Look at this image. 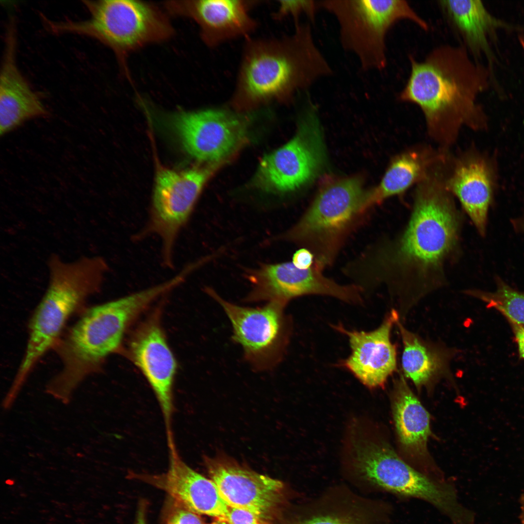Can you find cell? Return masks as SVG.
I'll list each match as a JSON object with an SVG mask.
<instances>
[{
    "mask_svg": "<svg viewBox=\"0 0 524 524\" xmlns=\"http://www.w3.org/2000/svg\"><path fill=\"white\" fill-rule=\"evenodd\" d=\"M319 9L332 15L339 27L343 48L357 59L364 71L387 66L386 36L401 20H409L425 31L429 25L405 0H321Z\"/></svg>",
    "mask_w": 524,
    "mask_h": 524,
    "instance_id": "obj_9",
    "label": "cell"
},
{
    "mask_svg": "<svg viewBox=\"0 0 524 524\" xmlns=\"http://www.w3.org/2000/svg\"><path fill=\"white\" fill-rule=\"evenodd\" d=\"M363 180L354 176L331 181L318 192L299 221L285 234L288 241L309 250L316 267L332 265L363 213Z\"/></svg>",
    "mask_w": 524,
    "mask_h": 524,
    "instance_id": "obj_8",
    "label": "cell"
},
{
    "mask_svg": "<svg viewBox=\"0 0 524 524\" xmlns=\"http://www.w3.org/2000/svg\"><path fill=\"white\" fill-rule=\"evenodd\" d=\"M204 462L220 494L229 507L245 509L272 522L285 501L283 483L220 455Z\"/></svg>",
    "mask_w": 524,
    "mask_h": 524,
    "instance_id": "obj_14",
    "label": "cell"
},
{
    "mask_svg": "<svg viewBox=\"0 0 524 524\" xmlns=\"http://www.w3.org/2000/svg\"><path fill=\"white\" fill-rule=\"evenodd\" d=\"M253 285L251 298L279 300L287 303L305 295L332 296L348 303H360L362 290L354 284L341 285L313 265L307 269L296 267L292 262L265 264L249 275Z\"/></svg>",
    "mask_w": 524,
    "mask_h": 524,
    "instance_id": "obj_16",
    "label": "cell"
},
{
    "mask_svg": "<svg viewBox=\"0 0 524 524\" xmlns=\"http://www.w3.org/2000/svg\"><path fill=\"white\" fill-rule=\"evenodd\" d=\"M165 120L185 151L210 164L229 156L247 132L241 117L221 109L177 111L168 115Z\"/></svg>",
    "mask_w": 524,
    "mask_h": 524,
    "instance_id": "obj_12",
    "label": "cell"
},
{
    "mask_svg": "<svg viewBox=\"0 0 524 524\" xmlns=\"http://www.w3.org/2000/svg\"><path fill=\"white\" fill-rule=\"evenodd\" d=\"M207 291L225 311L233 338L242 346L247 360L257 369L276 364L288 338L289 322L284 312L286 303L276 300L262 307H244L224 300L213 290Z\"/></svg>",
    "mask_w": 524,
    "mask_h": 524,
    "instance_id": "obj_13",
    "label": "cell"
},
{
    "mask_svg": "<svg viewBox=\"0 0 524 524\" xmlns=\"http://www.w3.org/2000/svg\"><path fill=\"white\" fill-rule=\"evenodd\" d=\"M399 320L397 311L393 309L373 331H348L337 327L347 336L351 349V354L343 365L370 388L383 385L397 369L396 348L391 341V333Z\"/></svg>",
    "mask_w": 524,
    "mask_h": 524,
    "instance_id": "obj_21",
    "label": "cell"
},
{
    "mask_svg": "<svg viewBox=\"0 0 524 524\" xmlns=\"http://www.w3.org/2000/svg\"><path fill=\"white\" fill-rule=\"evenodd\" d=\"M352 463L362 479L400 498L428 503L451 524H474V513L461 503L451 483L431 477L402 460L387 444L359 436L351 443Z\"/></svg>",
    "mask_w": 524,
    "mask_h": 524,
    "instance_id": "obj_7",
    "label": "cell"
},
{
    "mask_svg": "<svg viewBox=\"0 0 524 524\" xmlns=\"http://www.w3.org/2000/svg\"><path fill=\"white\" fill-rule=\"evenodd\" d=\"M393 392V416L400 443L412 457L424 458L431 433L429 414L402 375L395 381Z\"/></svg>",
    "mask_w": 524,
    "mask_h": 524,
    "instance_id": "obj_24",
    "label": "cell"
},
{
    "mask_svg": "<svg viewBox=\"0 0 524 524\" xmlns=\"http://www.w3.org/2000/svg\"><path fill=\"white\" fill-rule=\"evenodd\" d=\"M437 4L448 25L468 51L487 48V34L493 19L478 0H440Z\"/></svg>",
    "mask_w": 524,
    "mask_h": 524,
    "instance_id": "obj_25",
    "label": "cell"
},
{
    "mask_svg": "<svg viewBox=\"0 0 524 524\" xmlns=\"http://www.w3.org/2000/svg\"><path fill=\"white\" fill-rule=\"evenodd\" d=\"M468 294L480 299L500 311L508 319L524 326V293L515 290L501 280L493 292L470 291Z\"/></svg>",
    "mask_w": 524,
    "mask_h": 524,
    "instance_id": "obj_26",
    "label": "cell"
},
{
    "mask_svg": "<svg viewBox=\"0 0 524 524\" xmlns=\"http://www.w3.org/2000/svg\"><path fill=\"white\" fill-rule=\"evenodd\" d=\"M49 268V285L29 322L26 348L14 378L18 385L24 384L37 362L54 348L70 317L99 291L108 266L100 257L66 262L54 255Z\"/></svg>",
    "mask_w": 524,
    "mask_h": 524,
    "instance_id": "obj_5",
    "label": "cell"
},
{
    "mask_svg": "<svg viewBox=\"0 0 524 524\" xmlns=\"http://www.w3.org/2000/svg\"><path fill=\"white\" fill-rule=\"evenodd\" d=\"M88 18L42 21L54 34L74 33L100 41L115 53L122 67L127 55L144 46L169 38L174 30L166 16L155 5L133 0H83Z\"/></svg>",
    "mask_w": 524,
    "mask_h": 524,
    "instance_id": "obj_6",
    "label": "cell"
},
{
    "mask_svg": "<svg viewBox=\"0 0 524 524\" xmlns=\"http://www.w3.org/2000/svg\"><path fill=\"white\" fill-rule=\"evenodd\" d=\"M409 58V75L398 97L420 109L439 148L448 150L463 127L485 128V115L476 102L484 85L483 72L463 46L442 44L422 59Z\"/></svg>",
    "mask_w": 524,
    "mask_h": 524,
    "instance_id": "obj_2",
    "label": "cell"
},
{
    "mask_svg": "<svg viewBox=\"0 0 524 524\" xmlns=\"http://www.w3.org/2000/svg\"><path fill=\"white\" fill-rule=\"evenodd\" d=\"M259 1L186 0L165 1L171 14L189 17L198 25L202 40L209 47L249 35L257 23L250 10Z\"/></svg>",
    "mask_w": 524,
    "mask_h": 524,
    "instance_id": "obj_18",
    "label": "cell"
},
{
    "mask_svg": "<svg viewBox=\"0 0 524 524\" xmlns=\"http://www.w3.org/2000/svg\"><path fill=\"white\" fill-rule=\"evenodd\" d=\"M523 227H524V220H523Z\"/></svg>",
    "mask_w": 524,
    "mask_h": 524,
    "instance_id": "obj_34",
    "label": "cell"
},
{
    "mask_svg": "<svg viewBox=\"0 0 524 524\" xmlns=\"http://www.w3.org/2000/svg\"><path fill=\"white\" fill-rule=\"evenodd\" d=\"M167 470L160 474L131 472L128 477L161 489L169 497L198 514L218 518L227 513L229 507L221 497L214 482L188 466L176 447L169 449Z\"/></svg>",
    "mask_w": 524,
    "mask_h": 524,
    "instance_id": "obj_19",
    "label": "cell"
},
{
    "mask_svg": "<svg viewBox=\"0 0 524 524\" xmlns=\"http://www.w3.org/2000/svg\"><path fill=\"white\" fill-rule=\"evenodd\" d=\"M198 515L169 497L160 524H205Z\"/></svg>",
    "mask_w": 524,
    "mask_h": 524,
    "instance_id": "obj_28",
    "label": "cell"
},
{
    "mask_svg": "<svg viewBox=\"0 0 524 524\" xmlns=\"http://www.w3.org/2000/svg\"><path fill=\"white\" fill-rule=\"evenodd\" d=\"M164 293V287L157 284L83 311L53 348L62 367L48 383L52 393L70 400L82 381L119 349L133 322Z\"/></svg>",
    "mask_w": 524,
    "mask_h": 524,
    "instance_id": "obj_4",
    "label": "cell"
},
{
    "mask_svg": "<svg viewBox=\"0 0 524 524\" xmlns=\"http://www.w3.org/2000/svg\"><path fill=\"white\" fill-rule=\"evenodd\" d=\"M396 325L403 344L401 364L406 377L421 387L449 374L454 349L423 339L407 329L400 320Z\"/></svg>",
    "mask_w": 524,
    "mask_h": 524,
    "instance_id": "obj_23",
    "label": "cell"
},
{
    "mask_svg": "<svg viewBox=\"0 0 524 524\" xmlns=\"http://www.w3.org/2000/svg\"><path fill=\"white\" fill-rule=\"evenodd\" d=\"M446 152L425 145L408 148L391 160L379 183L365 192L361 210L364 213L386 199L402 194L425 179Z\"/></svg>",
    "mask_w": 524,
    "mask_h": 524,
    "instance_id": "obj_22",
    "label": "cell"
},
{
    "mask_svg": "<svg viewBox=\"0 0 524 524\" xmlns=\"http://www.w3.org/2000/svg\"><path fill=\"white\" fill-rule=\"evenodd\" d=\"M521 512L520 515L521 523V524H524V492L522 495L521 499Z\"/></svg>",
    "mask_w": 524,
    "mask_h": 524,
    "instance_id": "obj_33",
    "label": "cell"
},
{
    "mask_svg": "<svg viewBox=\"0 0 524 524\" xmlns=\"http://www.w3.org/2000/svg\"><path fill=\"white\" fill-rule=\"evenodd\" d=\"M155 313L134 331L129 342V357L150 385L160 405L167 438L173 437V385L177 361Z\"/></svg>",
    "mask_w": 524,
    "mask_h": 524,
    "instance_id": "obj_15",
    "label": "cell"
},
{
    "mask_svg": "<svg viewBox=\"0 0 524 524\" xmlns=\"http://www.w3.org/2000/svg\"><path fill=\"white\" fill-rule=\"evenodd\" d=\"M318 9L317 0H279L275 17L276 19H280L286 16H292L295 20V24H296L300 22V16L304 15L307 16L310 22H314Z\"/></svg>",
    "mask_w": 524,
    "mask_h": 524,
    "instance_id": "obj_27",
    "label": "cell"
},
{
    "mask_svg": "<svg viewBox=\"0 0 524 524\" xmlns=\"http://www.w3.org/2000/svg\"><path fill=\"white\" fill-rule=\"evenodd\" d=\"M442 177L447 190L458 198L478 232L484 236L495 183L492 164L473 150L456 157L449 154Z\"/></svg>",
    "mask_w": 524,
    "mask_h": 524,
    "instance_id": "obj_17",
    "label": "cell"
},
{
    "mask_svg": "<svg viewBox=\"0 0 524 524\" xmlns=\"http://www.w3.org/2000/svg\"><path fill=\"white\" fill-rule=\"evenodd\" d=\"M16 19L11 16L6 28L0 76V133L5 134L26 121L46 117L48 111L38 94L18 68Z\"/></svg>",
    "mask_w": 524,
    "mask_h": 524,
    "instance_id": "obj_20",
    "label": "cell"
},
{
    "mask_svg": "<svg viewBox=\"0 0 524 524\" xmlns=\"http://www.w3.org/2000/svg\"><path fill=\"white\" fill-rule=\"evenodd\" d=\"M332 74L315 42L311 23L299 22L291 35L246 39L234 98L240 104L288 99Z\"/></svg>",
    "mask_w": 524,
    "mask_h": 524,
    "instance_id": "obj_3",
    "label": "cell"
},
{
    "mask_svg": "<svg viewBox=\"0 0 524 524\" xmlns=\"http://www.w3.org/2000/svg\"><path fill=\"white\" fill-rule=\"evenodd\" d=\"M217 164L181 171L161 168L157 171L152 197L147 233L161 242L164 264L172 267L177 239Z\"/></svg>",
    "mask_w": 524,
    "mask_h": 524,
    "instance_id": "obj_10",
    "label": "cell"
},
{
    "mask_svg": "<svg viewBox=\"0 0 524 524\" xmlns=\"http://www.w3.org/2000/svg\"><path fill=\"white\" fill-rule=\"evenodd\" d=\"M296 524H366V523L358 514L331 511L312 514Z\"/></svg>",
    "mask_w": 524,
    "mask_h": 524,
    "instance_id": "obj_29",
    "label": "cell"
},
{
    "mask_svg": "<svg viewBox=\"0 0 524 524\" xmlns=\"http://www.w3.org/2000/svg\"><path fill=\"white\" fill-rule=\"evenodd\" d=\"M212 524H273L272 522L264 519L249 511L229 507L223 517L214 519Z\"/></svg>",
    "mask_w": 524,
    "mask_h": 524,
    "instance_id": "obj_30",
    "label": "cell"
},
{
    "mask_svg": "<svg viewBox=\"0 0 524 524\" xmlns=\"http://www.w3.org/2000/svg\"><path fill=\"white\" fill-rule=\"evenodd\" d=\"M292 262L299 269H307L313 265L314 257L309 250L301 248L294 254Z\"/></svg>",
    "mask_w": 524,
    "mask_h": 524,
    "instance_id": "obj_31",
    "label": "cell"
},
{
    "mask_svg": "<svg viewBox=\"0 0 524 524\" xmlns=\"http://www.w3.org/2000/svg\"><path fill=\"white\" fill-rule=\"evenodd\" d=\"M461 217L441 173L416 185L410 219L401 235L367 248L344 268L363 290L385 283L406 315L422 297L444 283L445 266L458 246Z\"/></svg>",
    "mask_w": 524,
    "mask_h": 524,
    "instance_id": "obj_1",
    "label": "cell"
},
{
    "mask_svg": "<svg viewBox=\"0 0 524 524\" xmlns=\"http://www.w3.org/2000/svg\"><path fill=\"white\" fill-rule=\"evenodd\" d=\"M313 110L307 112L291 140L262 160L255 178L260 189L274 193L290 192L318 175L325 163V151Z\"/></svg>",
    "mask_w": 524,
    "mask_h": 524,
    "instance_id": "obj_11",
    "label": "cell"
},
{
    "mask_svg": "<svg viewBox=\"0 0 524 524\" xmlns=\"http://www.w3.org/2000/svg\"><path fill=\"white\" fill-rule=\"evenodd\" d=\"M508 321L515 335L520 355L524 359V326Z\"/></svg>",
    "mask_w": 524,
    "mask_h": 524,
    "instance_id": "obj_32",
    "label": "cell"
}]
</instances>
